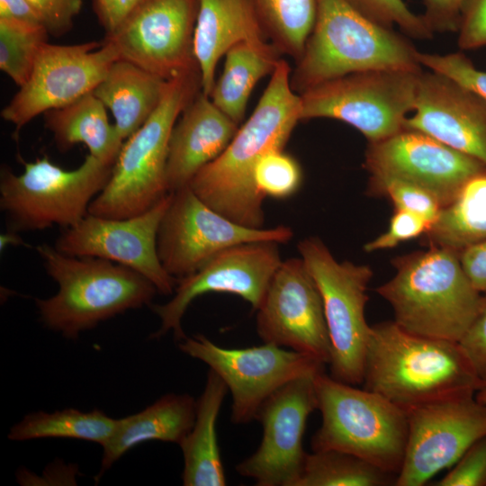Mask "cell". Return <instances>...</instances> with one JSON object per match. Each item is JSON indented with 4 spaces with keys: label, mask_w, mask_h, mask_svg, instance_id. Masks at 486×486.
Instances as JSON below:
<instances>
[{
    "label": "cell",
    "mask_w": 486,
    "mask_h": 486,
    "mask_svg": "<svg viewBox=\"0 0 486 486\" xmlns=\"http://www.w3.org/2000/svg\"><path fill=\"white\" fill-rule=\"evenodd\" d=\"M301 97L291 86V68L279 59L249 119L238 129L225 150L202 167L189 187L207 205L241 225L260 229L265 222L263 196L254 181L259 160L282 150L301 121Z\"/></svg>",
    "instance_id": "obj_1"
},
{
    "label": "cell",
    "mask_w": 486,
    "mask_h": 486,
    "mask_svg": "<svg viewBox=\"0 0 486 486\" xmlns=\"http://www.w3.org/2000/svg\"><path fill=\"white\" fill-rule=\"evenodd\" d=\"M363 384L406 411L486 385L459 342L415 335L394 320L371 326Z\"/></svg>",
    "instance_id": "obj_2"
},
{
    "label": "cell",
    "mask_w": 486,
    "mask_h": 486,
    "mask_svg": "<svg viewBox=\"0 0 486 486\" xmlns=\"http://www.w3.org/2000/svg\"><path fill=\"white\" fill-rule=\"evenodd\" d=\"M418 50L403 33L368 18L346 0H317V16L291 74L297 94L352 73L421 71Z\"/></svg>",
    "instance_id": "obj_3"
},
{
    "label": "cell",
    "mask_w": 486,
    "mask_h": 486,
    "mask_svg": "<svg viewBox=\"0 0 486 486\" xmlns=\"http://www.w3.org/2000/svg\"><path fill=\"white\" fill-rule=\"evenodd\" d=\"M395 275L376 288L404 330L459 342L475 319L482 300L465 275L459 252L429 246L427 251L392 260Z\"/></svg>",
    "instance_id": "obj_4"
},
{
    "label": "cell",
    "mask_w": 486,
    "mask_h": 486,
    "mask_svg": "<svg viewBox=\"0 0 486 486\" xmlns=\"http://www.w3.org/2000/svg\"><path fill=\"white\" fill-rule=\"evenodd\" d=\"M58 292L37 299L43 324L74 339L99 322L151 302L154 284L135 270L94 256L66 255L47 244L36 248Z\"/></svg>",
    "instance_id": "obj_5"
},
{
    "label": "cell",
    "mask_w": 486,
    "mask_h": 486,
    "mask_svg": "<svg viewBox=\"0 0 486 486\" xmlns=\"http://www.w3.org/2000/svg\"><path fill=\"white\" fill-rule=\"evenodd\" d=\"M201 89L199 71L167 81L157 109L123 142L110 178L91 202L88 213L129 218L149 210L169 193L166 163L171 133L184 107Z\"/></svg>",
    "instance_id": "obj_6"
},
{
    "label": "cell",
    "mask_w": 486,
    "mask_h": 486,
    "mask_svg": "<svg viewBox=\"0 0 486 486\" xmlns=\"http://www.w3.org/2000/svg\"><path fill=\"white\" fill-rule=\"evenodd\" d=\"M321 423L312 451L336 449L398 475L408 438L407 411L382 395L319 373L314 379Z\"/></svg>",
    "instance_id": "obj_7"
},
{
    "label": "cell",
    "mask_w": 486,
    "mask_h": 486,
    "mask_svg": "<svg viewBox=\"0 0 486 486\" xmlns=\"http://www.w3.org/2000/svg\"><path fill=\"white\" fill-rule=\"evenodd\" d=\"M22 163V174L3 168L0 176V207L6 213L9 231L17 233L78 223L88 214L113 166L91 154L73 170L55 165L48 156Z\"/></svg>",
    "instance_id": "obj_8"
},
{
    "label": "cell",
    "mask_w": 486,
    "mask_h": 486,
    "mask_svg": "<svg viewBox=\"0 0 486 486\" xmlns=\"http://www.w3.org/2000/svg\"><path fill=\"white\" fill-rule=\"evenodd\" d=\"M297 248L321 294L330 340V376L352 385L363 383L371 328L364 310L373 270L367 265L338 262L318 237L303 238Z\"/></svg>",
    "instance_id": "obj_9"
},
{
    "label": "cell",
    "mask_w": 486,
    "mask_h": 486,
    "mask_svg": "<svg viewBox=\"0 0 486 486\" xmlns=\"http://www.w3.org/2000/svg\"><path fill=\"white\" fill-rule=\"evenodd\" d=\"M421 71L369 70L317 85L300 94L301 121L330 118L356 128L369 142L389 138L414 110Z\"/></svg>",
    "instance_id": "obj_10"
},
{
    "label": "cell",
    "mask_w": 486,
    "mask_h": 486,
    "mask_svg": "<svg viewBox=\"0 0 486 486\" xmlns=\"http://www.w3.org/2000/svg\"><path fill=\"white\" fill-rule=\"evenodd\" d=\"M179 349L206 364L231 393V420L247 424L256 418L264 402L287 382L324 372L326 364L270 343L246 348H225L203 335L185 337Z\"/></svg>",
    "instance_id": "obj_11"
},
{
    "label": "cell",
    "mask_w": 486,
    "mask_h": 486,
    "mask_svg": "<svg viewBox=\"0 0 486 486\" xmlns=\"http://www.w3.org/2000/svg\"><path fill=\"white\" fill-rule=\"evenodd\" d=\"M159 225L158 253L166 271L176 279L197 271L220 251L232 246L293 238L292 228L256 229L237 223L202 202L189 186L171 192Z\"/></svg>",
    "instance_id": "obj_12"
},
{
    "label": "cell",
    "mask_w": 486,
    "mask_h": 486,
    "mask_svg": "<svg viewBox=\"0 0 486 486\" xmlns=\"http://www.w3.org/2000/svg\"><path fill=\"white\" fill-rule=\"evenodd\" d=\"M120 58L114 43L105 39L75 45L46 42L36 57L26 83L2 110L15 134L40 113L63 108L93 92L114 61Z\"/></svg>",
    "instance_id": "obj_13"
},
{
    "label": "cell",
    "mask_w": 486,
    "mask_h": 486,
    "mask_svg": "<svg viewBox=\"0 0 486 486\" xmlns=\"http://www.w3.org/2000/svg\"><path fill=\"white\" fill-rule=\"evenodd\" d=\"M278 245L274 241H254L232 246L214 255L194 274L177 279L171 300L153 307L160 327L151 338H159L172 331L176 339L183 340L186 336L182 319L192 302L204 293L238 295L256 310L283 261Z\"/></svg>",
    "instance_id": "obj_14"
},
{
    "label": "cell",
    "mask_w": 486,
    "mask_h": 486,
    "mask_svg": "<svg viewBox=\"0 0 486 486\" xmlns=\"http://www.w3.org/2000/svg\"><path fill=\"white\" fill-rule=\"evenodd\" d=\"M407 414V445L395 486L426 484L486 436V404L475 395L424 405Z\"/></svg>",
    "instance_id": "obj_15"
},
{
    "label": "cell",
    "mask_w": 486,
    "mask_h": 486,
    "mask_svg": "<svg viewBox=\"0 0 486 486\" xmlns=\"http://www.w3.org/2000/svg\"><path fill=\"white\" fill-rule=\"evenodd\" d=\"M318 374L287 382L261 406L256 418L263 428L261 442L237 464L241 476L253 479L257 486H296L307 455L302 445L307 420L318 410Z\"/></svg>",
    "instance_id": "obj_16"
},
{
    "label": "cell",
    "mask_w": 486,
    "mask_h": 486,
    "mask_svg": "<svg viewBox=\"0 0 486 486\" xmlns=\"http://www.w3.org/2000/svg\"><path fill=\"white\" fill-rule=\"evenodd\" d=\"M171 198L169 192L149 210L124 219L88 213L63 230L55 248L66 255L94 256L128 266L149 280L158 292L171 295L177 279L166 271L158 253V229Z\"/></svg>",
    "instance_id": "obj_17"
},
{
    "label": "cell",
    "mask_w": 486,
    "mask_h": 486,
    "mask_svg": "<svg viewBox=\"0 0 486 486\" xmlns=\"http://www.w3.org/2000/svg\"><path fill=\"white\" fill-rule=\"evenodd\" d=\"M256 311V332L263 343L328 364L330 340L321 294L302 257L282 261Z\"/></svg>",
    "instance_id": "obj_18"
},
{
    "label": "cell",
    "mask_w": 486,
    "mask_h": 486,
    "mask_svg": "<svg viewBox=\"0 0 486 486\" xmlns=\"http://www.w3.org/2000/svg\"><path fill=\"white\" fill-rule=\"evenodd\" d=\"M198 5L199 0H146L105 39L114 43L120 58L164 80L199 71L194 53Z\"/></svg>",
    "instance_id": "obj_19"
},
{
    "label": "cell",
    "mask_w": 486,
    "mask_h": 486,
    "mask_svg": "<svg viewBox=\"0 0 486 486\" xmlns=\"http://www.w3.org/2000/svg\"><path fill=\"white\" fill-rule=\"evenodd\" d=\"M364 167L371 176L394 177L425 189L441 208L451 204L471 178L486 172V165L479 159L406 128L369 142Z\"/></svg>",
    "instance_id": "obj_20"
},
{
    "label": "cell",
    "mask_w": 486,
    "mask_h": 486,
    "mask_svg": "<svg viewBox=\"0 0 486 486\" xmlns=\"http://www.w3.org/2000/svg\"><path fill=\"white\" fill-rule=\"evenodd\" d=\"M414 114L403 128L427 133L486 165V101L434 71L418 76Z\"/></svg>",
    "instance_id": "obj_21"
},
{
    "label": "cell",
    "mask_w": 486,
    "mask_h": 486,
    "mask_svg": "<svg viewBox=\"0 0 486 486\" xmlns=\"http://www.w3.org/2000/svg\"><path fill=\"white\" fill-rule=\"evenodd\" d=\"M238 129V125L201 89L184 107L171 133L166 163L168 192L188 186L202 167L225 150Z\"/></svg>",
    "instance_id": "obj_22"
},
{
    "label": "cell",
    "mask_w": 486,
    "mask_h": 486,
    "mask_svg": "<svg viewBox=\"0 0 486 486\" xmlns=\"http://www.w3.org/2000/svg\"><path fill=\"white\" fill-rule=\"evenodd\" d=\"M251 0H199L194 33V53L201 75L202 91L210 96L219 59L234 45L272 44Z\"/></svg>",
    "instance_id": "obj_23"
},
{
    "label": "cell",
    "mask_w": 486,
    "mask_h": 486,
    "mask_svg": "<svg viewBox=\"0 0 486 486\" xmlns=\"http://www.w3.org/2000/svg\"><path fill=\"white\" fill-rule=\"evenodd\" d=\"M196 405L188 394L170 393L138 413L118 418L112 436L102 446L103 457L96 480L140 444L156 440L179 444L194 425Z\"/></svg>",
    "instance_id": "obj_24"
},
{
    "label": "cell",
    "mask_w": 486,
    "mask_h": 486,
    "mask_svg": "<svg viewBox=\"0 0 486 486\" xmlns=\"http://www.w3.org/2000/svg\"><path fill=\"white\" fill-rule=\"evenodd\" d=\"M228 392L221 378L209 370L194 425L178 444L184 458V486H224L227 483L218 445L216 423Z\"/></svg>",
    "instance_id": "obj_25"
},
{
    "label": "cell",
    "mask_w": 486,
    "mask_h": 486,
    "mask_svg": "<svg viewBox=\"0 0 486 486\" xmlns=\"http://www.w3.org/2000/svg\"><path fill=\"white\" fill-rule=\"evenodd\" d=\"M166 86V80L119 58L93 93L110 109L114 125L125 140L154 112Z\"/></svg>",
    "instance_id": "obj_26"
},
{
    "label": "cell",
    "mask_w": 486,
    "mask_h": 486,
    "mask_svg": "<svg viewBox=\"0 0 486 486\" xmlns=\"http://www.w3.org/2000/svg\"><path fill=\"white\" fill-rule=\"evenodd\" d=\"M44 117L60 150L84 143L95 158L114 165L124 140L109 122L105 105L93 92L63 108L46 112Z\"/></svg>",
    "instance_id": "obj_27"
},
{
    "label": "cell",
    "mask_w": 486,
    "mask_h": 486,
    "mask_svg": "<svg viewBox=\"0 0 486 486\" xmlns=\"http://www.w3.org/2000/svg\"><path fill=\"white\" fill-rule=\"evenodd\" d=\"M281 51L274 45L260 47L240 42L225 54L223 71L210 94L212 103L238 125L257 82L272 74Z\"/></svg>",
    "instance_id": "obj_28"
},
{
    "label": "cell",
    "mask_w": 486,
    "mask_h": 486,
    "mask_svg": "<svg viewBox=\"0 0 486 486\" xmlns=\"http://www.w3.org/2000/svg\"><path fill=\"white\" fill-rule=\"evenodd\" d=\"M118 418L99 410L66 409L53 413L38 411L25 416L10 429L8 438L26 441L40 438H69L105 444L112 436Z\"/></svg>",
    "instance_id": "obj_29"
},
{
    "label": "cell",
    "mask_w": 486,
    "mask_h": 486,
    "mask_svg": "<svg viewBox=\"0 0 486 486\" xmlns=\"http://www.w3.org/2000/svg\"><path fill=\"white\" fill-rule=\"evenodd\" d=\"M396 478L359 456L327 449L307 453L296 486H387Z\"/></svg>",
    "instance_id": "obj_30"
},
{
    "label": "cell",
    "mask_w": 486,
    "mask_h": 486,
    "mask_svg": "<svg viewBox=\"0 0 486 486\" xmlns=\"http://www.w3.org/2000/svg\"><path fill=\"white\" fill-rule=\"evenodd\" d=\"M251 1L266 36L298 61L316 21L317 0Z\"/></svg>",
    "instance_id": "obj_31"
},
{
    "label": "cell",
    "mask_w": 486,
    "mask_h": 486,
    "mask_svg": "<svg viewBox=\"0 0 486 486\" xmlns=\"http://www.w3.org/2000/svg\"><path fill=\"white\" fill-rule=\"evenodd\" d=\"M428 246L461 251L486 239V202L456 198L424 234Z\"/></svg>",
    "instance_id": "obj_32"
},
{
    "label": "cell",
    "mask_w": 486,
    "mask_h": 486,
    "mask_svg": "<svg viewBox=\"0 0 486 486\" xmlns=\"http://www.w3.org/2000/svg\"><path fill=\"white\" fill-rule=\"evenodd\" d=\"M48 35L42 25L0 18V69L19 87L28 80Z\"/></svg>",
    "instance_id": "obj_33"
},
{
    "label": "cell",
    "mask_w": 486,
    "mask_h": 486,
    "mask_svg": "<svg viewBox=\"0 0 486 486\" xmlns=\"http://www.w3.org/2000/svg\"><path fill=\"white\" fill-rule=\"evenodd\" d=\"M302 179L298 161L284 150L266 154L254 171V181L263 196L287 198L297 192Z\"/></svg>",
    "instance_id": "obj_34"
},
{
    "label": "cell",
    "mask_w": 486,
    "mask_h": 486,
    "mask_svg": "<svg viewBox=\"0 0 486 486\" xmlns=\"http://www.w3.org/2000/svg\"><path fill=\"white\" fill-rule=\"evenodd\" d=\"M369 192L386 195L395 209L418 214L430 226L442 209L436 198L425 189L394 177L371 176Z\"/></svg>",
    "instance_id": "obj_35"
},
{
    "label": "cell",
    "mask_w": 486,
    "mask_h": 486,
    "mask_svg": "<svg viewBox=\"0 0 486 486\" xmlns=\"http://www.w3.org/2000/svg\"><path fill=\"white\" fill-rule=\"evenodd\" d=\"M360 13L376 22L392 28L397 25L403 34L417 40H430L433 32L422 15L414 14L403 0H346Z\"/></svg>",
    "instance_id": "obj_36"
},
{
    "label": "cell",
    "mask_w": 486,
    "mask_h": 486,
    "mask_svg": "<svg viewBox=\"0 0 486 486\" xmlns=\"http://www.w3.org/2000/svg\"><path fill=\"white\" fill-rule=\"evenodd\" d=\"M417 58L421 66L448 76L486 101V71L478 69L463 53L441 55L418 51Z\"/></svg>",
    "instance_id": "obj_37"
},
{
    "label": "cell",
    "mask_w": 486,
    "mask_h": 486,
    "mask_svg": "<svg viewBox=\"0 0 486 486\" xmlns=\"http://www.w3.org/2000/svg\"><path fill=\"white\" fill-rule=\"evenodd\" d=\"M436 486H486V436L473 443Z\"/></svg>",
    "instance_id": "obj_38"
},
{
    "label": "cell",
    "mask_w": 486,
    "mask_h": 486,
    "mask_svg": "<svg viewBox=\"0 0 486 486\" xmlns=\"http://www.w3.org/2000/svg\"><path fill=\"white\" fill-rule=\"evenodd\" d=\"M429 223L413 212L395 209L387 231L364 246L365 252L391 248L400 242L424 235Z\"/></svg>",
    "instance_id": "obj_39"
},
{
    "label": "cell",
    "mask_w": 486,
    "mask_h": 486,
    "mask_svg": "<svg viewBox=\"0 0 486 486\" xmlns=\"http://www.w3.org/2000/svg\"><path fill=\"white\" fill-rule=\"evenodd\" d=\"M36 10L49 34L61 36L73 25L82 0H28Z\"/></svg>",
    "instance_id": "obj_40"
},
{
    "label": "cell",
    "mask_w": 486,
    "mask_h": 486,
    "mask_svg": "<svg viewBox=\"0 0 486 486\" xmlns=\"http://www.w3.org/2000/svg\"><path fill=\"white\" fill-rule=\"evenodd\" d=\"M457 32V43L461 50L486 46V0L466 1Z\"/></svg>",
    "instance_id": "obj_41"
},
{
    "label": "cell",
    "mask_w": 486,
    "mask_h": 486,
    "mask_svg": "<svg viewBox=\"0 0 486 486\" xmlns=\"http://www.w3.org/2000/svg\"><path fill=\"white\" fill-rule=\"evenodd\" d=\"M459 344L486 384V293L482 294L480 310Z\"/></svg>",
    "instance_id": "obj_42"
},
{
    "label": "cell",
    "mask_w": 486,
    "mask_h": 486,
    "mask_svg": "<svg viewBox=\"0 0 486 486\" xmlns=\"http://www.w3.org/2000/svg\"><path fill=\"white\" fill-rule=\"evenodd\" d=\"M466 1L423 0L425 14L422 17L433 33L457 32Z\"/></svg>",
    "instance_id": "obj_43"
},
{
    "label": "cell",
    "mask_w": 486,
    "mask_h": 486,
    "mask_svg": "<svg viewBox=\"0 0 486 486\" xmlns=\"http://www.w3.org/2000/svg\"><path fill=\"white\" fill-rule=\"evenodd\" d=\"M146 0H94V10L105 36L117 32Z\"/></svg>",
    "instance_id": "obj_44"
},
{
    "label": "cell",
    "mask_w": 486,
    "mask_h": 486,
    "mask_svg": "<svg viewBox=\"0 0 486 486\" xmlns=\"http://www.w3.org/2000/svg\"><path fill=\"white\" fill-rule=\"evenodd\" d=\"M461 266L472 285L486 293V239L459 251Z\"/></svg>",
    "instance_id": "obj_45"
},
{
    "label": "cell",
    "mask_w": 486,
    "mask_h": 486,
    "mask_svg": "<svg viewBox=\"0 0 486 486\" xmlns=\"http://www.w3.org/2000/svg\"><path fill=\"white\" fill-rule=\"evenodd\" d=\"M0 18L43 26L39 14L28 0H0Z\"/></svg>",
    "instance_id": "obj_46"
},
{
    "label": "cell",
    "mask_w": 486,
    "mask_h": 486,
    "mask_svg": "<svg viewBox=\"0 0 486 486\" xmlns=\"http://www.w3.org/2000/svg\"><path fill=\"white\" fill-rule=\"evenodd\" d=\"M22 243L21 238L17 235V232L9 231L6 234L1 236V248L3 249L7 245H19Z\"/></svg>",
    "instance_id": "obj_47"
},
{
    "label": "cell",
    "mask_w": 486,
    "mask_h": 486,
    "mask_svg": "<svg viewBox=\"0 0 486 486\" xmlns=\"http://www.w3.org/2000/svg\"><path fill=\"white\" fill-rule=\"evenodd\" d=\"M475 398L482 402V403H485L486 404V385L483 386L482 388H481L475 394Z\"/></svg>",
    "instance_id": "obj_48"
}]
</instances>
